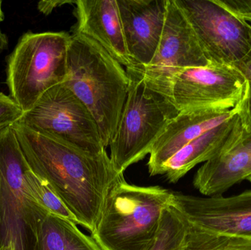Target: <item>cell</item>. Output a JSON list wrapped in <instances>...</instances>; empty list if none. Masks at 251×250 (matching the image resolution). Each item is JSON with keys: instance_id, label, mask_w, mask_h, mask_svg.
Listing matches in <instances>:
<instances>
[{"instance_id": "cell-29", "label": "cell", "mask_w": 251, "mask_h": 250, "mask_svg": "<svg viewBox=\"0 0 251 250\" xmlns=\"http://www.w3.org/2000/svg\"><path fill=\"white\" fill-rule=\"evenodd\" d=\"M1 4H2V1L0 0V22H2L4 19V15L3 13L2 8H1Z\"/></svg>"}, {"instance_id": "cell-26", "label": "cell", "mask_w": 251, "mask_h": 250, "mask_svg": "<svg viewBox=\"0 0 251 250\" xmlns=\"http://www.w3.org/2000/svg\"><path fill=\"white\" fill-rule=\"evenodd\" d=\"M224 250H251V240L228 239Z\"/></svg>"}, {"instance_id": "cell-19", "label": "cell", "mask_w": 251, "mask_h": 250, "mask_svg": "<svg viewBox=\"0 0 251 250\" xmlns=\"http://www.w3.org/2000/svg\"><path fill=\"white\" fill-rule=\"evenodd\" d=\"M25 181L29 193L49 214L78 225L75 217L53 192L48 183L37 176L29 166L25 170Z\"/></svg>"}, {"instance_id": "cell-27", "label": "cell", "mask_w": 251, "mask_h": 250, "mask_svg": "<svg viewBox=\"0 0 251 250\" xmlns=\"http://www.w3.org/2000/svg\"><path fill=\"white\" fill-rule=\"evenodd\" d=\"M240 143L245 148L251 150V134L246 133L243 130V135L240 139Z\"/></svg>"}, {"instance_id": "cell-11", "label": "cell", "mask_w": 251, "mask_h": 250, "mask_svg": "<svg viewBox=\"0 0 251 250\" xmlns=\"http://www.w3.org/2000/svg\"><path fill=\"white\" fill-rule=\"evenodd\" d=\"M172 205L191 227L228 239L251 240V190L230 197L173 192Z\"/></svg>"}, {"instance_id": "cell-13", "label": "cell", "mask_w": 251, "mask_h": 250, "mask_svg": "<svg viewBox=\"0 0 251 250\" xmlns=\"http://www.w3.org/2000/svg\"><path fill=\"white\" fill-rule=\"evenodd\" d=\"M75 4L74 34L96 41L126 70H134L135 65L126 44L117 0H76Z\"/></svg>"}, {"instance_id": "cell-25", "label": "cell", "mask_w": 251, "mask_h": 250, "mask_svg": "<svg viewBox=\"0 0 251 250\" xmlns=\"http://www.w3.org/2000/svg\"><path fill=\"white\" fill-rule=\"evenodd\" d=\"M75 1H63V0H55V1H41L38 4V9L41 13L44 15H49L52 12L56 7H60L66 4H75Z\"/></svg>"}, {"instance_id": "cell-21", "label": "cell", "mask_w": 251, "mask_h": 250, "mask_svg": "<svg viewBox=\"0 0 251 250\" xmlns=\"http://www.w3.org/2000/svg\"><path fill=\"white\" fill-rule=\"evenodd\" d=\"M25 112L10 96L0 92V131L19 122Z\"/></svg>"}, {"instance_id": "cell-24", "label": "cell", "mask_w": 251, "mask_h": 250, "mask_svg": "<svg viewBox=\"0 0 251 250\" xmlns=\"http://www.w3.org/2000/svg\"><path fill=\"white\" fill-rule=\"evenodd\" d=\"M243 75L246 82H251V50L241 60L233 65Z\"/></svg>"}, {"instance_id": "cell-1", "label": "cell", "mask_w": 251, "mask_h": 250, "mask_svg": "<svg viewBox=\"0 0 251 250\" xmlns=\"http://www.w3.org/2000/svg\"><path fill=\"white\" fill-rule=\"evenodd\" d=\"M11 127L31 170L48 183L77 224L94 233L110 191L125 179L107 151L92 154L20 123Z\"/></svg>"}, {"instance_id": "cell-28", "label": "cell", "mask_w": 251, "mask_h": 250, "mask_svg": "<svg viewBox=\"0 0 251 250\" xmlns=\"http://www.w3.org/2000/svg\"><path fill=\"white\" fill-rule=\"evenodd\" d=\"M7 45H8V39L7 35L3 33L0 29V54L7 48Z\"/></svg>"}, {"instance_id": "cell-2", "label": "cell", "mask_w": 251, "mask_h": 250, "mask_svg": "<svg viewBox=\"0 0 251 250\" xmlns=\"http://www.w3.org/2000/svg\"><path fill=\"white\" fill-rule=\"evenodd\" d=\"M129 82L124 66L100 44L84 35H71L63 84L94 116L105 148L117 129Z\"/></svg>"}, {"instance_id": "cell-16", "label": "cell", "mask_w": 251, "mask_h": 250, "mask_svg": "<svg viewBox=\"0 0 251 250\" xmlns=\"http://www.w3.org/2000/svg\"><path fill=\"white\" fill-rule=\"evenodd\" d=\"M251 177V150L240 143L205 162L196 172L193 186L205 197L219 196Z\"/></svg>"}, {"instance_id": "cell-7", "label": "cell", "mask_w": 251, "mask_h": 250, "mask_svg": "<svg viewBox=\"0 0 251 250\" xmlns=\"http://www.w3.org/2000/svg\"><path fill=\"white\" fill-rule=\"evenodd\" d=\"M18 123L92 154L106 151L94 116L63 83L44 92Z\"/></svg>"}, {"instance_id": "cell-18", "label": "cell", "mask_w": 251, "mask_h": 250, "mask_svg": "<svg viewBox=\"0 0 251 250\" xmlns=\"http://www.w3.org/2000/svg\"><path fill=\"white\" fill-rule=\"evenodd\" d=\"M187 232V221L171 204L162 211L157 232L145 250H183Z\"/></svg>"}, {"instance_id": "cell-12", "label": "cell", "mask_w": 251, "mask_h": 250, "mask_svg": "<svg viewBox=\"0 0 251 250\" xmlns=\"http://www.w3.org/2000/svg\"><path fill=\"white\" fill-rule=\"evenodd\" d=\"M127 48L140 70L151 62L165 25L168 0H117Z\"/></svg>"}, {"instance_id": "cell-23", "label": "cell", "mask_w": 251, "mask_h": 250, "mask_svg": "<svg viewBox=\"0 0 251 250\" xmlns=\"http://www.w3.org/2000/svg\"><path fill=\"white\" fill-rule=\"evenodd\" d=\"M218 4L251 24V0H216Z\"/></svg>"}, {"instance_id": "cell-31", "label": "cell", "mask_w": 251, "mask_h": 250, "mask_svg": "<svg viewBox=\"0 0 251 250\" xmlns=\"http://www.w3.org/2000/svg\"><path fill=\"white\" fill-rule=\"evenodd\" d=\"M248 181H249V182H251V178H250V179H249V180H248Z\"/></svg>"}, {"instance_id": "cell-10", "label": "cell", "mask_w": 251, "mask_h": 250, "mask_svg": "<svg viewBox=\"0 0 251 250\" xmlns=\"http://www.w3.org/2000/svg\"><path fill=\"white\" fill-rule=\"evenodd\" d=\"M246 80L235 67L210 63L189 68L174 78L170 101L178 113L185 110L226 111L235 108Z\"/></svg>"}, {"instance_id": "cell-22", "label": "cell", "mask_w": 251, "mask_h": 250, "mask_svg": "<svg viewBox=\"0 0 251 250\" xmlns=\"http://www.w3.org/2000/svg\"><path fill=\"white\" fill-rule=\"evenodd\" d=\"M243 130L251 134V82H246L244 92L237 107Z\"/></svg>"}, {"instance_id": "cell-3", "label": "cell", "mask_w": 251, "mask_h": 250, "mask_svg": "<svg viewBox=\"0 0 251 250\" xmlns=\"http://www.w3.org/2000/svg\"><path fill=\"white\" fill-rule=\"evenodd\" d=\"M173 192L121 181L110 191L97 230L91 234L102 250H145L152 242Z\"/></svg>"}, {"instance_id": "cell-5", "label": "cell", "mask_w": 251, "mask_h": 250, "mask_svg": "<svg viewBox=\"0 0 251 250\" xmlns=\"http://www.w3.org/2000/svg\"><path fill=\"white\" fill-rule=\"evenodd\" d=\"M70 38L65 32H27L7 57L6 84L25 113L44 92L66 80Z\"/></svg>"}, {"instance_id": "cell-9", "label": "cell", "mask_w": 251, "mask_h": 250, "mask_svg": "<svg viewBox=\"0 0 251 250\" xmlns=\"http://www.w3.org/2000/svg\"><path fill=\"white\" fill-rule=\"evenodd\" d=\"M209 64L176 0H168L165 25L154 57L146 67L127 70L137 73L150 89L170 101L171 85L176 75L189 68Z\"/></svg>"}, {"instance_id": "cell-20", "label": "cell", "mask_w": 251, "mask_h": 250, "mask_svg": "<svg viewBox=\"0 0 251 250\" xmlns=\"http://www.w3.org/2000/svg\"><path fill=\"white\" fill-rule=\"evenodd\" d=\"M228 238L202 231L188 225L183 250H224Z\"/></svg>"}, {"instance_id": "cell-8", "label": "cell", "mask_w": 251, "mask_h": 250, "mask_svg": "<svg viewBox=\"0 0 251 250\" xmlns=\"http://www.w3.org/2000/svg\"><path fill=\"white\" fill-rule=\"evenodd\" d=\"M209 63L230 65L251 50V24L216 0H176Z\"/></svg>"}, {"instance_id": "cell-30", "label": "cell", "mask_w": 251, "mask_h": 250, "mask_svg": "<svg viewBox=\"0 0 251 250\" xmlns=\"http://www.w3.org/2000/svg\"><path fill=\"white\" fill-rule=\"evenodd\" d=\"M0 250H10L8 249V248H1V249H0Z\"/></svg>"}, {"instance_id": "cell-14", "label": "cell", "mask_w": 251, "mask_h": 250, "mask_svg": "<svg viewBox=\"0 0 251 250\" xmlns=\"http://www.w3.org/2000/svg\"><path fill=\"white\" fill-rule=\"evenodd\" d=\"M237 113L209 110L179 112L169 120L150 153L148 168L151 176H158L163 164L183 147L208 131L219 126Z\"/></svg>"}, {"instance_id": "cell-15", "label": "cell", "mask_w": 251, "mask_h": 250, "mask_svg": "<svg viewBox=\"0 0 251 250\" xmlns=\"http://www.w3.org/2000/svg\"><path fill=\"white\" fill-rule=\"evenodd\" d=\"M243 133L237 111L219 126L183 147L163 164L159 175H165L171 183H176L198 164L230 151L240 141Z\"/></svg>"}, {"instance_id": "cell-4", "label": "cell", "mask_w": 251, "mask_h": 250, "mask_svg": "<svg viewBox=\"0 0 251 250\" xmlns=\"http://www.w3.org/2000/svg\"><path fill=\"white\" fill-rule=\"evenodd\" d=\"M28 166L13 128L0 131V249L43 250V225L49 213L26 187Z\"/></svg>"}, {"instance_id": "cell-17", "label": "cell", "mask_w": 251, "mask_h": 250, "mask_svg": "<svg viewBox=\"0 0 251 250\" xmlns=\"http://www.w3.org/2000/svg\"><path fill=\"white\" fill-rule=\"evenodd\" d=\"M43 250H102L76 223L47 214L43 225Z\"/></svg>"}, {"instance_id": "cell-6", "label": "cell", "mask_w": 251, "mask_h": 250, "mask_svg": "<svg viewBox=\"0 0 251 250\" xmlns=\"http://www.w3.org/2000/svg\"><path fill=\"white\" fill-rule=\"evenodd\" d=\"M126 71L130 79L128 94L109 145L110 159L121 173L150 154L168 122L178 113L166 98L150 89L137 73Z\"/></svg>"}]
</instances>
